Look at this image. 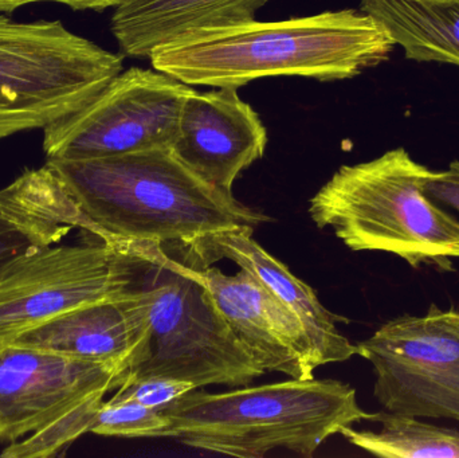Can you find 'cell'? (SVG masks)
I'll return each mask as SVG.
<instances>
[{
  "label": "cell",
  "instance_id": "3",
  "mask_svg": "<svg viewBox=\"0 0 459 458\" xmlns=\"http://www.w3.org/2000/svg\"><path fill=\"white\" fill-rule=\"evenodd\" d=\"M160 438L223 456L262 458L275 449L302 457L344 428L371 421L356 390L334 379H291L225 393L198 392L161 410Z\"/></svg>",
  "mask_w": 459,
  "mask_h": 458
},
{
  "label": "cell",
  "instance_id": "22",
  "mask_svg": "<svg viewBox=\"0 0 459 458\" xmlns=\"http://www.w3.org/2000/svg\"><path fill=\"white\" fill-rule=\"evenodd\" d=\"M123 0H0V13H13L19 8L38 3H54L66 5L74 11H101L117 7Z\"/></svg>",
  "mask_w": 459,
  "mask_h": 458
},
{
  "label": "cell",
  "instance_id": "17",
  "mask_svg": "<svg viewBox=\"0 0 459 458\" xmlns=\"http://www.w3.org/2000/svg\"><path fill=\"white\" fill-rule=\"evenodd\" d=\"M407 58L459 67V0H361Z\"/></svg>",
  "mask_w": 459,
  "mask_h": 458
},
{
  "label": "cell",
  "instance_id": "11",
  "mask_svg": "<svg viewBox=\"0 0 459 458\" xmlns=\"http://www.w3.org/2000/svg\"><path fill=\"white\" fill-rule=\"evenodd\" d=\"M235 338L264 371L313 379L318 365L304 324L272 290L245 269L223 273L196 268Z\"/></svg>",
  "mask_w": 459,
  "mask_h": 458
},
{
  "label": "cell",
  "instance_id": "1",
  "mask_svg": "<svg viewBox=\"0 0 459 458\" xmlns=\"http://www.w3.org/2000/svg\"><path fill=\"white\" fill-rule=\"evenodd\" d=\"M46 161L80 210L81 230L113 246L156 242L185 247L270 220L202 179L172 150Z\"/></svg>",
  "mask_w": 459,
  "mask_h": 458
},
{
  "label": "cell",
  "instance_id": "15",
  "mask_svg": "<svg viewBox=\"0 0 459 458\" xmlns=\"http://www.w3.org/2000/svg\"><path fill=\"white\" fill-rule=\"evenodd\" d=\"M267 0H123L112 15L121 53L148 58L156 48L199 30L254 21Z\"/></svg>",
  "mask_w": 459,
  "mask_h": 458
},
{
  "label": "cell",
  "instance_id": "18",
  "mask_svg": "<svg viewBox=\"0 0 459 458\" xmlns=\"http://www.w3.org/2000/svg\"><path fill=\"white\" fill-rule=\"evenodd\" d=\"M371 422L382 429L344 428L340 435L356 448L383 458H459V432L436 427L417 417L377 411Z\"/></svg>",
  "mask_w": 459,
  "mask_h": 458
},
{
  "label": "cell",
  "instance_id": "20",
  "mask_svg": "<svg viewBox=\"0 0 459 458\" xmlns=\"http://www.w3.org/2000/svg\"><path fill=\"white\" fill-rule=\"evenodd\" d=\"M196 387L188 382L171 378H142L126 382L116 390L110 400L140 403L153 410L161 411L177 402L180 397Z\"/></svg>",
  "mask_w": 459,
  "mask_h": 458
},
{
  "label": "cell",
  "instance_id": "2",
  "mask_svg": "<svg viewBox=\"0 0 459 458\" xmlns=\"http://www.w3.org/2000/svg\"><path fill=\"white\" fill-rule=\"evenodd\" d=\"M395 46L368 13L326 11L199 30L156 48L150 61L190 86L238 89L269 77L347 80L385 62Z\"/></svg>",
  "mask_w": 459,
  "mask_h": 458
},
{
  "label": "cell",
  "instance_id": "16",
  "mask_svg": "<svg viewBox=\"0 0 459 458\" xmlns=\"http://www.w3.org/2000/svg\"><path fill=\"white\" fill-rule=\"evenodd\" d=\"M82 223L80 210L48 161L0 188V266L37 246L58 244Z\"/></svg>",
  "mask_w": 459,
  "mask_h": 458
},
{
  "label": "cell",
  "instance_id": "19",
  "mask_svg": "<svg viewBox=\"0 0 459 458\" xmlns=\"http://www.w3.org/2000/svg\"><path fill=\"white\" fill-rule=\"evenodd\" d=\"M169 427L161 411L129 401H102L94 413L91 433L105 437L160 438Z\"/></svg>",
  "mask_w": 459,
  "mask_h": 458
},
{
  "label": "cell",
  "instance_id": "13",
  "mask_svg": "<svg viewBox=\"0 0 459 458\" xmlns=\"http://www.w3.org/2000/svg\"><path fill=\"white\" fill-rule=\"evenodd\" d=\"M254 229L223 231L199 239L187 249L188 265L206 268L220 260H229L245 269L272 290L304 324L318 365L347 362L358 355L356 344L337 328L334 316L318 300L317 293L297 279L285 264L273 257L253 238Z\"/></svg>",
  "mask_w": 459,
  "mask_h": 458
},
{
  "label": "cell",
  "instance_id": "12",
  "mask_svg": "<svg viewBox=\"0 0 459 458\" xmlns=\"http://www.w3.org/2000/svg\"><path fill=\"white\" fill-rule=\"evenodd\" d=\"M267 132L237 89L196 91L186 99L172 152L188 169L225 193L240 172L264 158Z\"/></svg>",
  "mask_w": 459,
  "mask_h": 458
},
{
  "label": "cell",
  "instance_id": "9",
  "mask_svg": "<svg viewBox=\"0 0 459 458\" xmlns=\"http://www.w3.org/2000/svg\"><path fill=\"white\" fill-rule=\"evenodd\" d=\"M356 350L374 368L385 411L459 422V309L433 304L394 317Z\"/></svg>",
  "mask_w": 459,
  "mask_h": 458
},
{
  "label": "cell",
  "instance_id": "6",
  "mask_svg": "<svg viewBox=\"0 0 459 458\" xmlns=\"http://www.w3.org/2000/svg\"><path fill=\"white\" fill-rule=\"evenodd\" d=\"M123 65L121 54L61 21L19 22L0 13V142L77 112Z\"/></svg>",
  "mask_w": 459,
  "mask_h": 458
},
{
  "label": "cell",
  "instance_id": "7",
  "mask_svg": "<svg viewBox=\"0 0 459 458\" xmlns=\"http://www.w3.org/2000/svg\"><path fill=\"white\" fill-rule=\"evenodd\" d=\"M136 255L107 242L48 245L0 266V349L72 309L134 289Z\"/></svg>",
  "mask_w": 459,
  "mask_h": 458
},
{
  "label": "cell",
  "instance_id": "5",
  "mask_svg": "<svg viewBox=\"0 0 459 458\" xmlns=\"http://www.w3.org/2000/svg\"><path fill=\"white\" fill-rule=\"evenodd\" d=\"M118 246L136 255L134 287L150 324L142 355L126 371L123 385L159 376L188 382L196 389L238 387L266 373L230 330L198 269L172 258L156 242Z\"/></svg>",
  "mask_w": 459,
  "mask_h": 458
},
{
  "label": "cell",
  "instance_id": "14",
  "mask_svg": "<svg viewBox=\"0 0 459 458\" xmlns=\"http://www.w3.org/2000/svg\"><path fill=\"white\" fill-rule=\"evenodd\" d=\"M148 314L139 290L59 315L19 336L13 343L115 366L126 376L148 336ZM123 385V382H121Z\"/></svg>",
  "mask_w": 459,
  "mask_h": 458
},
{
  "label": "cell",
  "instance_id": "10",
  "mask_svg": "<svg viewBox=\"0 0 459 458\" xmlns=\"http://www.w3.org/2000/svg\"><path fill=\"white\" fill-rule=\"evenodd\" d=\"M115 366L37 347L0 349V441L16 443L121 386Z\"/></svg>",
  "mask_w": 459,
  "mask_h": 458
},
{
  "label": "cell",
  "instance_id": "4",
  "mask_svg": "<svg viewBox=\"0 0 459 458\" xmlns=\"http://www.w3.org/2000/svg\"><path fill=\"white\" fill-rule=\"evenodd\" d=\"M431 175L404 148L340 167L310 199V218L353 252L390 253L414 269L453 271L459 220L429 198Z\"/></svg>",
  "mask_w": 459,
  "mask_h": 458
},
{
  "label": "cell",
  "instance_id": "8",
  "mask_svg": "<svg viewBox=\"0 0 459 458\" xmlns=\"http://www.w3.org/2000/svg\"><path fill=\"white\" fill-rule=\"evenodd\" d=\"M193 91L159 70H123L85 107L43 129L46 160L171 150L183 104Z\"/></svg>",
  "mask_w": 459,
  "mask_h": 458
},
{
  "label": "cell",
  "instance_id": "21",
  "mask_svg": "<svg viewBox=\"0 0 459 458\" xmlns=\"http://www.w3.org/2000/svg\"><path fill=\"white\" fill-rule=\"evenodd\" d=\"M425 191L431 201L459 214V161H453L444 171H433Z\"/></svg>",
  "mask_w": 459,
  "mask_h": 458
}]
</instances>
